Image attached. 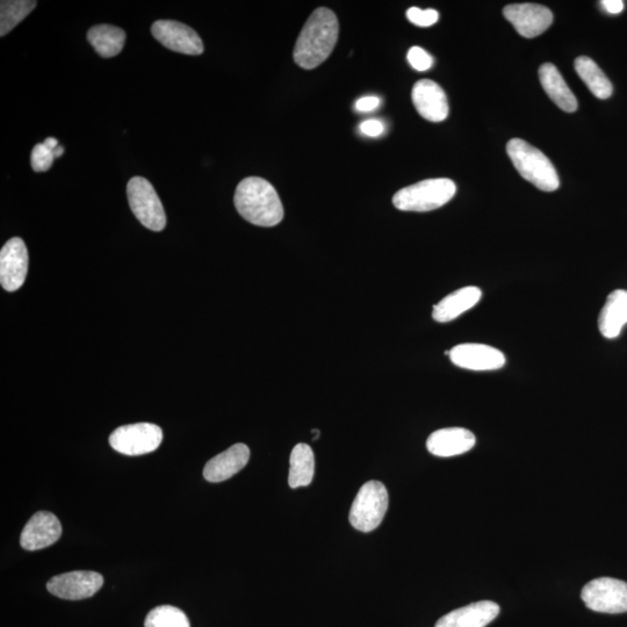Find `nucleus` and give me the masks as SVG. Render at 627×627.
I'll use <instances>...</instances> for the list:
<instances>
[{
  "label": "nucleus",
  "mask_w": 627,
  "mask_h": 627,
  "mask_svg": "<svg viewBox=\"0 0 627 627\" xmlns=\"http://www.w3.org/2000/svg\"><path fill=\"white\" fill-rule=\"evenodd\" d=\"M504 17L526 39L536 38L549 30L553 23L550 9L538 4H514L504 7Z\"/></svg>",
  "instance_id": "9b49d317"
},
{
  "label": "nucleus",
  "mask_w": 627,
  "mask_h": 627,
  "mask_svg": "<svg viewBox=\"0 0 627 627\" xmlns=\"http://www.w3.org/2000/svg\"><path fill=\"white\" fill-rule=\"evenodd\" d=\"M88 40L100 56L111 59L124 49L126 33L119 27L98 25L88 32Z\"/></svg>",
  "instance_id": "5701e85b"
},
{
  "label": "nucleus",
  "mask_w": 627,
  "mask_h": 627,
  "mask_svg": "<svg viewBox=\"0 0 627 627\" xmlns=\"http://www.w3.org/2000/svg\"><path fill=\"white\" fill-rule=\"evenodd\" d=\"M43 143H45V144H46V146H47L49 149H52V150H55L57 147H59V146H60L59 141H57V140H56V139H54V138H48V139H46V141H45V142H43Z\"/></svg>",
  "instance_id": "473e14b6"
},
{
  "label": "nucleus",
  "mask_w": 627,
  "mask_h": 627,
  "mask_svg": "<svg viewBox=\"0 0 627 627\" xmlns=\"http://www.w3.org/2000/svg\"><path fill=\"white\" fill-rule=\"evenodd\" d=\"M288 484L291 488L311 485L315 472V457L311 446L301 443L291 453Z\"/></svg>",
  "instance_id": "4be33fe9"
},
{
  "label": "nucleus",
  "mask_w": 627,
  "mask_h": 627,
  "mask_svg": "<svg viewBox=\"0 0 627 627\" xmlns=\"http://www.w3.org/2000/svg\"><path fill=\"white\" fill-rule=\"evenodd\" d=\"M154 38L172 52L185 55H201L204 43L198 33L178 21L158 20L151 27Z\"/></svg>",
  "instance_id": "9d476101"
},
{
  "label": "nucleus",
  "mask_w": 627,
  "mask_h": 627,
  "mask_svg": "<svg viewBox=\"0 0 627 627\" xmlns=\"http://www.w3.org/2000/svg\"><path fill=\"white\" fill-rule=\"evenodd\" d=\"M62 525L54 514L39 511L25 525L20 544L27 551H39L54 545L61 538Z\"/></svg>",
  "instance_id": "4468645a"
},
{
  "label": "nucleus",
  "mask_w": 627,
  "mask_h": 627,
  "mask_svg": "<svg viewBox=\"0 0 627 627\" xmlns=\"http://www.w3.org/2000/svg\"><path fill=\"white\" fill-rule=\"evenodd\" d=\"M603 9L610 14H618L624 11V2L622 0H604L601 3Z\"/></svg>",
  "instance_id": "2f4dec72"
},
{
  "label": "nucleus",
  "mask_w": 627,
  "mask_h": 627,
  "mask_svg": "<svg viewBox=\"0 0 627 627\" xmlns=\"http://www.w3.org/2000/svg\"><path fill=\"white\" fill-rule=\"evenodd\" d=\"M408 62L417 71H427L434 66V59L425 52L421 47H413L409 49L407 55Z\"/></svg>",
  "instance_id": "c85d7f7f"
},
{
  "label": "nucleus",
  "mask_w": 627,
  "mask_h": 627,
  "mask_svg": "<svg viewBox=\"0 0 627 627\" xmlns=\"http://www.w3.org/2000/svg\"><path fill=\"white\" fill-rule=\"evenodd\" d=\"M53 153H54L55 158L61 157L64 153V148L59 146L55 150H53Z\"/></svg>",
  "instance_id": "72a5a7b5"
},
{
  "label": "nucleus",
  "mask_w": 627,
  "mask_h": 627,
  "mask_svg": "<svg viewBox=\"0 0 627 627\" xmlns=\"http://www.w3.org/2000/svg\"><path fill=\"white\" fill-rule=\"evenodd\" d=\"M388 509V492L380 481H369L359 489L350 510V523L362 532L376 530Z\"/></svg>",
  "instance_id": "39448f33"
},
{
  "label": "nucleus",
  "mask_w": 627,
  "mask_h": 627,
  "mask_svg": "<svg viewBox=\"0 0 627 627\" xmlns=\"http://www.w3.org/2000/svg\"><path fill=\"white\" fill-rule=\"evenodd\" d=\"M379 105L380 99L378 97H364L358 100L356 108L357 111L366 113L376 110Z\"/></svg>",
  "instance_id": "7c9ffc66"
},
{
  "label": "nucleus",
  "mask_w": 627,
  "mask_h": 627,
  "mask_svg": "<svg viewBox=\"0 0 627 627\" xmlns=\"http://www.w3.org/2000/svg\"><path fill=\"white\" fill-rule=\"evenodd\" d=\"M104 585L96 572L77 571L54 576L47 583L48 592L62 600L78 601L95 595Z\"/></svg>",
  "instance_id": "1a4fd4ad"
},
{
  "label": "nucleus",
  "mask_w": 627,
  "mask_h": 627,
  "mask_svg": "<svg viewBox=\"0 0 627 627\" xmlns=\"http://www.w3.org/2000/svg\"><path fill=\"white\" fill-rule=\"evenodd\" d=\"M407 18L410 23L420 27H430L435 25L439 19L436 10H421L418 7H412L407 11Z\"/></svg>",
  "instance_id": "cd10ccee"
},
{
  "label": "nucleus",
  "mask_w": 627,
  "mask_h": 627,
  "mask_svg": "<svg viewBox=\"0 0 627 627\" xmlns=\"http://www.w3.org/2000/svg\"><path fill=\"white\" fill-rule=\"evenodd\" d=\"M586 607L603 614L627 612V583L612 578H600L587 583L582 589Z\"/></svg>",
  "instance_id": "6e6552de"
},
{
  "label": "nucleus",
  "mask_w": 627,
  "mask_h": 627,
  "mask_svg": "<svg viewBox=\"0 0 627 627\" xmlns=\"http://www.w3.org/2000/svg\"><path fill=\"white\" fill-rule=\"evenodd\" d=\"M340 25L336 14L326 7L315 10L302 28L293 57L299 67L312 70L328 59L336 46Z\"/></svg>",
  "instance_id": "f257e3e1"
},
{
  "label": "nucleus",
  "mask_w": 627,
  "mask_h": 627,
  "mask_svg": "<svg viewBox=\"0 0 627 627\" xmlns=\"http://www.w3.org/2000/svg\"><path fill=\"white\" fill-rule=\"evenodd\" d=\"M507 153L520 175L537 189L544 192L559 189L558 172L542 151L524 140L513 139L507 144Z\"/></svg>",
  "instance_id": "7ed1b4c3"
},
{
  "label": "nucleus",
  "mask_w": 627,
  "mask_h": 627,
  "mask_svg": "<svg viewBox=\"0 0 627 627\" xmlns=\"http://www.w3.org/2000/svg\"><path fill=\"white\" fill-rule=\"evenodd\" d=\"M36 4L38 3L27 2V0H16V2L3 0L0 3V35L9 34L35 9Z\"/></svg>",
  "instance_id": "393cba45"
},
{
  "label": "nucleus",
  "mask_w": 627,
  "mask_h": 627,
  "mask_svg": "<svg viewBox=\"0 0 627 627\" xmlns=\"http://www.w3.org/2000/svg\"><path fill=\"white\" fill-rule=\"evenodd\" d=\"M163 441V431L158 425L136 423L124 425L112 432V448L126 456H142L156 451Z\"/></svg>",
  "instance_id": "0eeeda50"
},
{
  "label": "nucleus",
  "mask_w": 627,
  "mask_h": 627,
  "mask_svg": "<svg viewBox=\"0 0 627 627\" xmlns=\"http://www.w3.org/2000/svg\"><path fill=\"white\" fill-rule=\"evenodd\" d=\"M416 111L431 122H442L449 115V103L444 90L431 79H421L412 93Z\"/></svg>",
  "instance_id": "2eb2a0df"
},
{
  "label": "nucleus",
  "mask_w": 627,
  "mask_h": 627,
  "mask_svg": "<svg viewBox=\"0 0 627 627\" xmlns=\"http://www.w3.org/2000/svg\"><path fill=\"white\" fill-rule=\"evenodd\" d=\"M55 156L45 143L36 144L32 150L31 163L35 172H45L53 167Z\"/></svg>",
  "instance_id": "bb28decb"
},
{
  "label": "nucleus",
  "mask_w": 627,
  "mask_h": 627,
  "mask_svg": "<svg viewBox=\"0 0 627 627\" xmlns=\"http://www.w3.org/2000/svg\"><path fill=\"white\" fill-rule=\"evenodd\" d=\"M250 450L239 443L209 460L204 468V478L209 482H222L234 477L247 466Z\"/></svg>",
  "instance_id": "a211bd4d"
},
{
  "label": "nucleus",
  "mask_w": 627,
  "mask_h": 627,
  "mask_svg": "<svg viewBox=\"0 0 627 627\" xmlns=\"http://www.w3.org/2000/svg\"><path fill=\"white\" fill-rule=\"evenodd\" d=\"M451 362L470 371H496L506 365V356L486 344L465 343L450 350Z\"/></svg>",
  "instance_id": "f8f14e48"
},
{
  "label": "nucleus",
  "mask_w": 627,
  "mask_h": 627,
  "mask_svg": "<svg viewBox=\"0 0 627 627\" xmlns=\"http://www.w3.org/2000/svg\"><path fill=\"white\" fill-rule=\"evenodd\" d=\"M499 615V605L492 601H481L449 612L439 619L435 627H486Z\"/></svg>",
  "instance_id": "f3484780"
},
{
  "label": "nucleus",
  "mask_w": 627,
  "mask_h": 627,
  "mask_svg": "<svg viewBox=\"0 0 627 627\" xmlns=\"http://www.w3.org/2000/svg\"><path fill=\"white\" fill-rule=\"evenodd\" d=\"M360 132L364 135L376 138V136H380L385 132V126L383 122L377 119L366 120L360 125Z\"/></svg>",
  "instance_id": "c756f323"
},
{
  "label": "nucleus",
  "mask_w": 627,
  "mask_h": 627,
  "mask_svg": "<svg viewBox=\"0 0 627 627\" xmlns=\"http://www.w3.org/2000/svg\"><path fill=\"white\" fill-rule=\"evenodd\" d=\"M627 324V291L612 292L598 317V329L605 338L614 340Z\"/></svg>",
  "instance_id": "aec40b11"
},
{
  "label": "nucleus",
  "mask_w": 627,
  "mask_h": 627,
  "mask_svg": "<svg viewBox=\"0 0 627 627\" xmlns=\"http://www.w3.org/2000/svg\"><path fill=\"white\" fill-rule=\"evenodd\" d=\"M28 272V251L19 237H13L0 251V283L7 292L19 290Z\"/></svg>",
  "instance_id": "ddd939ff"
},
{
  "label": "nucleus",
  "mask_w": 627,
  "mask_h": 627,
  "mask_svg": "<svg viewBox=\"0 0 627 627\" xmlns=\"http://www.w3.org/2000/svg\"><path fill=\"white\" fill-rule=\"evenodd\" d=\"M575 70L588 86L590 92L598 99H608L611 97L614 88L607 75L597 64L587 56H581L575 61Z\"/></svg>",
  "instance_id": "b1692460"
},
{
  "label": "nucleus",
  "mask_w": 627,
  "mask_h": 627,
  "mask_svg": "<svg viewBox=\"0 0 627 627\" xmlns=\"http://www.w3.org/2000/svg\"><path fill=\"white\" fill-rule=\"evenodd\" d=\"M235 207L244 220L259 227H275L284 218V207L268 180L249 177L235 192Z\"/></svg>",
  "instance_id": "f03ea898"
},
{
  "label": "nucleus",
  "mask_w": 627,
  "mask_h": 627,
  "mask_svg": "<svg viewBox=\"0 0 627 627\" xmlns=\"http://www.w3.org/2000/svg\"><path fill=\"white\" fill-rule=\"evenodd\" d=\"M477 439L472 431L464 428H446L432 432L427 448L436 457L449 458L471 451Z\"/></svg>",
  "instance_id": "dca6fc26"
},
{
  "label": "nucleus",
  "mask_w": 627,
  "mask_h": 627,
  "mask_svg": "<svg viewBox=\"0 0 627 627\" xmlns=\"http://www.w3.org/2000/svg\"><path fill=\"white\" fill-rule=\"evenodd\" d=\"M482 298V292L479 287L467 286L453 292L439 301L434 307L432 317L439 323H448L458 319L467 311L479 304Z\"/></svg>",
  "instance_id": "6ab92c4d"
},
{
  "label": "nucleus",
  "mask_w": 627,
  "mask_h": 627,
  "mask_svg": "<svg viewBox=\"0 0 627 627\" xmlns=\"http://www.w3.org/2000/svg\"><path fill=\"white\" fill-rule=\"evenodd\" d=\"M539 79L544 91L552 102L562 111L573 113L578 110V100L561 76L559 70L552 63H545L539 68Z\"/></svg>",
  "instance_id": "412c9836"
},
{
  "label": "nucleus",
  "mask_w": 627,
  "mask_h": 627,
  "mask_svg": "<svg viewBox=\"0 0 627 627\" xmlns=\"http://www.w3.org/2000/svg\"><path fill=\"white\" fill-rule=\"evenodd\" d=\"M127 196L132 212L142 225L154 232H162L167 226V215L154 186L147 179L134 177L127 185Z\"/></svg>",
  "instance_id": "423d86ee"
},
{
  "label": "nucleus",
  "mask_w": 627,
  "mask_h": 627,
  "mask_svg": "<svg viewBox=\"0 0 627 627\" xmlns=\"http://www.w3.org/2000/svg\"><path fill=\"white\" fill-rule=\"evenodd\" d=\"M144 627H190V621L182 610L161 605L149 612Z\"/></svg>",
  "instance_id": "a878e982"
},
{
  "label": "nucleus",
  "mask_w": 627,
  "mask_h": 627,
  "mask_svg": "<svg viewBox=\"0 0 627 627\" xmlns=\"http://www.w3.org/2000/svg\"><path fill=\"white\" fill-rule=\"evenodd\" d=\"M456 192L451 179H427L396 192L393 204L402 212H430L448 204Z\"/></svg>",
  "instance_id": "20e7f679"
}]
</instances>
